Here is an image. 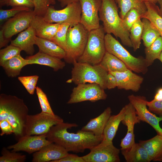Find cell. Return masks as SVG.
I'll return each mask as SVG.
<instances>
[{
  "label": "cell",
  "instance_id": "obj_1",
  "mask_svg": "<svg viewBox=\"0 0 162 162\" xmlns=\"http://www.w3.org/2000/svg\"><path fill=\"white\" fill-rule=\"evenodd\" d=\"M78 126L76 123L64 122L52 126L46 134V138L50 142L64 148L68 152H83L99 144L104 136H97L90 131L79 130L76 133H70L68 129Z\"/></svg>",
  "mask_w": 162,
  "mask_h": 162
},
{
  "label": "cell",
  "instance_id": "obj_2",
  "mask_svg": "<svg viewBox=\"0 0 162 162\" xmlns=\"http://www.w3.org/2000/svg\"><path fill=\"white\" fill-rule=\"evenodd\" d=\"M28 112V108L23 99L15 95L0 94V121H7L12 126L15 135L19 138L25 134Z\"/></svg>",
  "mask_w": 162,
  "mask_h": 162
},
{
  "label": "cell",
  "instance_id": "obj_3",
  "mask_svg": "<svg viewBox=\"0 0 162 162\" xmlns=\"http://www.w3.org/2000/svg\"><path fill=\"white\" fill-rule=\"evenodd\" d=\"M118 12L115 0H102L99 15L100 20L103 22L105 33L112 34L119 38L124 45L131 47L130 33L124 28Z\"/></svg>",
  "mask_w": 162,
  "mask_h": 162
},
{
  "label": "cell",
  "instance_id": "obj_4",
  "mask_svg": "<svg viewBox=\"0 0 162 162\" xmlns=\"http://www.w3.org/2000/svg\"><path fill=\"white\" fill-rule=\"evenodd\" d=\"M70 80L75 84L96 83L104 89H107L106 80L108 72L100 64L92 65L74 61Z\"/></svg>",
  "mask_w": 162,
  "mask_h": 162
},
{
  "label": "cell",
  "instance_id": "obj_5",
  "mask_svg": "<svg viewBox=\"0 0 162 162\" xmlns=\"http://www.w3.org/2000/svg\"><path fill=\"white\" fill-rule=\"evenodd\" d=\"M105 44L106 51L121 60L129 69L143 74L147 73L148 67L145 58L132 56L111 34L105 35Z\"/></svg>",
  "mask_w": 162,
  "mask_h": 162
},
{
  "label": "cell",
  "instance_id": "obj_6",
  "mask_svg": "<svg viewBox=\"0 0 162 162\" xmlns=\"http://www.w3.org/2000/svg\"><path fill=\"white\" fill-rule=\"evenodd\" d=\"M105 33L103 26L101 25L99 28L89 32L85 49L77 62L92 65L100 63L106 51Z\"/></svg>",
  "mask_w": 162,
  "mask_h": 162
},
{
  "label": "cell",
  "instance_id": "obj_7",
  "mask_svg": "<svg viewBox=\"0 0 162 162\" xmlns=\"http://www.w3.org/2000/svg\"><path fill=\"white\" fill-rule=\"evenodd\" d=\"M89 32L80 23L69 27L67 33L66 56L64 59L66 62L73 63L82 54Z\"/></svg>",
  "mask_w": 162,
  "mask_h": 162
},
{
  "label": "cell",
  "instance_id": "obj_8",
  "mask_svg": "<svg viewBox=\"0 0 162 162\" xmlns=\"http://www.w3.org/2000/svg\"><path fill=\"white\" fill-rule=\"evenodd\" d=\"M64 122L55 114L41 112L34 115H28L26 122L24 135H40L47 134L53 126Z\"/></svg>",
  "mask_w": 162,
  "mask_h": 162
},
{
  "label": "cell",
  "instance_id": "obj_9",
  "mask_svg": "<svg viewBox=\"0 0 162 162\" xmlns=\"http://www.w3.org/2000/svg\"><path fill=\"white\" fill-rule=\"evenodd\" d=\"M81 15V7L79 1L70 4L60 10H56L53 6L50 5L43 17L49 23H66L73 27L80 23Z\"/></svg>",
  "mask_w": 162,
  "mask_h": 162
},
{
  "label": "cell",
  "instance_id": "obj_10",
  "mask_svg": "<svg viewBox=\"0 0 162 162\" xmlns=\"http://www.w3.org/2000/svg\"><path fill=\"white\" fill-rule=\"evenodd\" d=\"M107 96L104 89L98 84H80L72 89L67 103L73 104L86 101L95 102L105 100Z\"/></svg>",
  "mask_w": 162,
  "mask_h": 162
},
{
  "label": "cell",
  "instance_id": "obj_11",
  "mask_svg": "<svg viewBox=\"0 0 162 162\" xmlns=\"http://www.w3.org/2000/svg\"><path fill=\"white\" fill-rule=\"evenodd\" d=\"M82 156L85 162H119L120 150L113 145L112 141L104 139Z\"/></svg>",
  "mask_w": 162,
  "mask_h": 162
},
{
  "label": "cell",
  "instance_id": "obj_12",
  "mask_svg": "<svg viewBox=\"0 0 162 162\" xmlns=\"http://www.w3.org/2000/svg\"><path fill=\"white\" fill-rule=\"evenodd\" d=\"M128 98L129 102L134 108L139 119L151 125L156 131L157 134L162 136V128L159 123L162 121V117L157 116L150 111L147 108L146 98L144 96L131 94Z\"/></svg>",
  "mask_w": 162,
  "mask_h": 162
},
{
  "label": "cell",
  "instance_id": "obj_13",
  "mask_svg": "<svg viewBox=\"0 0 162 162\" xmlns=\"http://www.w3.org/2000/svg\"><path fill=\"white\" fill-rule=\"evenodd\" d=\"M35 15L33 10L24 11L8 20L1 29L5 37L11 40L12 36L28 28Z\"/></svg>",
  "mask_w": 162,
  "mask_h": 162
},
{
  "label": "cell",
  "instance_id": "obj_14",
  "mask_svg": "<svg viewBox=\"0 0 162 162\" xmlns=\"http://www.w3.org/2000/svg\"><path fill=\"white\" fill-rule=\"evenodd\" d=\"M79 2L81 7L80 23L89 31L99 28L102 0H79Z\"/></svg>",
  "mask_w": 162,
  "mask_h": 162
},
{
  "label": "cell",
  "instance_id": "obj_15",
  "mask_svg": "<svg viewBox=\"0 0 162 162\" xmlns=\"http://www.w3.org/2000/svg\"><path fill=\"white\" fill-rule=\"evenodd\" d=\"M51 142L46 138V134L40 135H24L19 138L16 143L7 147L11 152L22 151L29 154L41 149Z\"/></svg>",
  "mask_w": 162,
  "mask_h": 162
},
{
  "label": "cell",
  "instance_id": "obj_16",
  "mask_svg": "<svg viewBox=\"0 0 162 162\" xmlns=\"http://www.w3.org/2000/svg\"><path fill=\"white\" fill-rule=\"evenodd\" d=\"M124 107L125 111L121 122L127 127V130L126 135L121 140V149L129 148L135 143L134 126L136 124L140 122L136 114L135 109L131 103L129 102Z\"/></svg>",
  "mask_w": 162,
  "mask_h": 162
},
{
  "label": "cell",
  "instance_id": "obj_17",
  "mask_svg": "<svg viewBox=\"0 0 162 162\" xmlns=\"http://www.w3.org/2000/svg\"><path fill=\"white\" fill-rule=\"evenodd\" d=\"M64 148L51 142L33 154L32 162H47L61 159L68 154Z\"/></svg>",
  "mask_w": 162,
  "mask_h": 162
},
{
  "label": "cell",
  "instance_id": "obj_18",
  "mask_svg": "<svg viewBox=\"0 0 162 162\" xmlns=\"http://www.w3.org/2000/svg\"><path fill=\"white\" fill-rule=\"evenodd\" d=\"M116 77L118 89L138 92L140 88L144 78L129 69L122 72H109Z\"/></svg>",
  "mask_w": 162,
  "mask_h": 162
},
{
  "label": "cell",
  "instance_id": "obj_19",
  "mask_svg": "<svg viewBox=\"0 0 162 162\" xmlns=\"http://www.w3.org/2000/svg\"><path fill=\"white\" fill-rule=\"evenodd\" d=\"M60 24L47 22L43 16L35 15L30 26L34 29L37 37L52 41Z\"/></svg>",
  "mask_w": 162,
  "mask_h": 162
},
{
  "label": "cell",
  "instance_id": "obj_20",
  "mask_svg": "<svg viewBox=\"0 0 162 162\" xmlns=\"http://www.w3.org/2000/svg\"><path fill=\"white\" fill-rule=\"evenodd\" d=\"M36 36L34 29L30 26L20 32L15 39L11 40L10 44L19 47L27 54L32 56L34 52V45L35 44Z\"/></svg>",
  "mask_w": 162,
  "mask_h": 162
},
{
  "label": "cell",
  "instance_id": "obj_21",
  "mask_svg": "<svg viewBox=\"0 0 162 162\" xmlns=\"http://www.w3.org/2000/svg\"><path fill=\"white\" fill-rule=\"evenodd\" d=\"M111 113V108L107 107L98 116L91 119L81 130L92 132L97 136H104L105 128Z\"/></svg>",
  "mask_w": 162,
  "mask_h": 162
},
{
  "label": "cell",
  "instance_id": "obj_22",
  "mask_svg": "<svg viewBox=\"0 0 162 162\" xmlns=\"http://www.w3.org/2000/svg\"><path fill=\"white\" fill-rule=\"evenodd\" d=\"M28 64H38L47 66L52 68L54 71L62 69L65 66V63L61 59L39 51L34 55L26 57Z\"/></svg>",
  "mask_w": 162,
  "mask_h": 162
},
{
  "label": "cell",
  "instance_id": "obj_23",
  "mask_svg": "<svg viewBox=\"0 0 162 162\" xmlns=\"http://www.w3.org/2000/svg\"><path fill=\"white\" fill-rule=\"evenodd\" d=\"M139 143L145 149L151 161L162 162V136L157 134Z\"/></svg>",
  "mask_w": 162,
  "mask_h": 162
},
{
  "label": "cell",
  "instance_id": "obj_24",
  "mask_svg": "<svg viewBox=\"0 0 162 162\" xmlns=\"http://www.w3.org/2000/svg\"><path fill=\"white\" fill-rule=\"evenodd\" d=\"M127 162H149L151 161L145 149L139 143L129 148L121 149Z\"/></svg>",
  "mask_w": 162,
  "mask_h": 162
},
{
  "label": "cell",
  "instance_id": "obj_25",
  "mask_svg": "<svg viewBox=\"0 0 162 162\" xmlns=\"http://www.w3.org/2000/svg\"><path fill=\"white\" fill-rule=\"evenodd\" d=\"M35 45L38 47L40 52L61 59L65 57V51L51 40L36 36Z\"/></svg>",
  "mask_w": 162,
  "mask_h": 162
},
{
  "label": "cell",
  "instance_id": "obj_26",
  "mask_svg": "<svg viewBox=\"0 0 162 162\" xmlns=\"http://www.w3.org/2000/svg\"><path fill=\"white\" fill-rule=\"evenodd\" d=\"M28 62L20 54L4 62L1 67L8 76L14 77L19 75L22 68L28 65Z\"/></svg>",
  "mask_w": 162,
  "mask_h": 162
},
{
  "label": "cell",
  "instance_id": "obj_27",
  "mask_svg": "<svg viewBox=\"0 0 162 162\" xmlns=\"http://www.w3.org/2000/svg\"><path fill=\"white\" fill-rule=\"evenodd\" d=\"M125 111L124 106L117 114L110 116L104 130V139L109 141H112L119 124L123 118Z\"/></svg>",
  "mask_w": 162,
  "mask_h": 162
},
{
  "label": "cell",
  "instance_id": "obj_28",
  "mask_svg": "<svg viewBox=\"0 0 162 162\" xmlns=\"http://www.w3.org/2000/svg\"><path fill=\"white\" fill-rule=\"evenodd\" d=\"M99 64L108 72H122L128 69L121 60L107 51Z\"/></svg>",
  "mask_w": 162,
  "mask_h": 162
},
{
  "label": "cell",
  "instance_id": "obj_29",
  "mask_svg": "<svg viewBox=\"0 0 162 162\" xmlns=\"http://www.w3.org/2000/svg\"><path fill=\"white\" fill-rule=\"evenodd\" d=\"M118 8L120 9L119 14L123 19L126 14L131 9L137 10L142 14L147 10L145 2L142 0H115Z\"/></svg>",
  "mask_w": 162,
  "mask_h": 162
},
{
  "label": "cell",
  "instance_id": "obj_30",
  "mask_svg": "<svg viewBox=\"0 0 162 162\" xmlns=\"http://www.w3.org/2000/svg\"><path fill=\"white\" fill-rule=\"evenodd\" d=\"M146 6V12L142 15L141 19H148L153 24L162 37V17L158 14V7L155 4L148 2H144Z\"/></svg>",
  "mask_w": 162,
  "mask_h": 162
},
{
  "label": "cell",
  "instance_id": "obj_31",
  "mask_svg": "<svg viewBox=\"0 0 162 162\" xmlns=\"http://www.w3.org/2000/svg\"><path fill=\"white\" fill-rule=\"evenodd\" d=\"M143 29L142 39L145 47L149 46L160 34L152 22L147 19L143 18Z\"/></svg>",
  "mask_w": 162,
  "mask_h": 162
},
{
  "label": "cell",
  "instance_id": "obj_32",
  "mask_svg": "<svg viewBox=\"0 0 162 162\" xmlns=\"http://www.w3.org/2000/svg\"><path fill=\"white\" fill-rule=\"evenodd\" d=\"M145 58L147 66L151 65L158 58L162 51V37L160 36L149 46L145 49Z\"/></svg>",
  "mask_w": 162,
  "mask_h": 162
},
{
  "label": "cell",
  "instance_id": "obj_33",
  "mask_svg": "<svg viewBox=\"0 0 162 162\" xmlns=\"http://www.w3.org/2000/svg\"><path fill=\"white\" fill-rule=\"evenodd\" d=\"M143 29V24L141 18H139L133 25L129 32V37L134 51L140 47Z\"/></svg>",
  "mask_w": 162,
  "mask_h": 162
},
{
  "label": "cell",
  "instance_id": "obj_34",
  "mask_svg": "<svg viewBox=\"0 0 162 162\" xmlns=\"http://www.w3.org/2000/svg\"><path fill=\"white\" fill-rule=\"evenodd\" d=\"M70 26L68 23L61 24L52 40L65 51L66 47L67 32Z\"/></svg>",
  "mask_w": 162,
  "mask_h": 162
},
{
  "label": "cell",
  "instance_id": "obj_35",
  "mask_svg": "<svg viewBox=\"0 0 162 162\" xmlns=\"http://www.w3.org/2000/svg\"><path fill=\"white\" fill-rule=\"evenodd\" d=\"M8 149L3 147L1 151L2 156L0 157V162H24L26 160L25 155L10 152Z\"/></svg>",
  "mask_w": 162,
  "mask_h": 162
},
{
  "label": "cell",
  "instance_id": "obj_36",
  "mask_svg": "<svg viewBox=\"0 0 162 162\" xmlns=\"http://www.w3.org/2000/svg\"><path fill=\"white\" fill-rule=\"evenodd\" d=\"M22 50L19 47L10 44L0 50V65L13 58L20 54Z\"/></svg>",
  "mask_w": 162,
  "mask_h": 162
},
{
  "label": "cell",
  "instance_id": "obj_37",
  "mask_svg": "<svg viewBox=\"0 0 162 162\" xmlns=\"http://www.w3.org/2000/svg\"><path fill=\"white\" fill-rule=\"evenodd\" d=\"M141 14L136 9L130 10L122 19L124 28L129 32L133 25L139 18H141Z\"/></svg>",
  "mask_w": 162,
  "mask_h": 162
},
{
  "label": "cell",
  "instance_id": "obj_38",
  "mask_svg": "<svg viewBox=\"0 0 162 162\" xmlns=\"http://www.w3.org/2000/svg\"><path fill=\"white\" fill-rule=\"evenodd\" d=\"M39 76L36 75L19 76V80L21 82L28 93L33 94L36 89V86Z\"/></svg>",
  "mask_w": 162,
  "mask_h": 162
},
{
  "label": "cell",
  "instance_id": "obj_39",
  "mask_svg": "<svg viewBox=\"0 0 162 162\" xmlns=\"http://www.w3.org/2000/svg\"><path fill=\"white\" fill-rule=\"evenodd\" d=\"M34 8V11L35 15L44 16L48 8L56 4L55 0H33Z\"/></svg>",
  "mask_w": 162,
  "mask_h": 162
},
{
  "label": "cell",
  "instance_id": "obj_40",
  "mask_svg": "<svg viewBox=\"0 0 162 162\" xmlns=\"http://www.w3.org/2000/svg\"><path fill=\"white\" fill-rule=\"evenodd\" d=\"M34 10L26 7H13L9 9L4 10L0 9V22L1 23L6 21L19 13L24 11H29Z\"/></svg>",
  "mask_w": 162,
  "mask_h": 162
},
{
  "label": "cell",
  "instance_id": "obj_41",
  "mask_svg": "<svg viewBox=\"0 0 162 162\" xmlns=\"http://www.w3.org/2000/svg\"><path fill=\"white\" fill-rule=\"evenodd\" d=\"M36 92L42 112L55 114L53 111L48 100L46 94L38 86L36 87Z\"/></svg>",
  "mask_w": 162,
  "mask_h": 162
},
{
  "label": "cell",
  "instance_id": "obj_42",
  "mask_svg": "<svg viewBox=\"0 0 162 162\" xmlns=\"http://www.w3.org/2000/svg\"><path fill=\"white\" fill-rule=\"evenodd\" d=\"M0 6L26 7L33 10L34 8L33 0H0Z\"/></svg>",
  "mask_w": 162,
  "mask_h": 162
},
{
  "label": "cell",
  "instance_id": "obj_43",
  "mask_svg": "<svg viewBox=\"0 0 162 162\" xmlns=\"http://www.w3.org/2000/svg\"><path fill=\"white\" fill-rule=\"evenodd\" d=\"M147 106L150 111L162 117V100L147 101Z\"/></svg>",
  "mask_w": 162,
  "mask_h": 162
},
{
  "label": "cell",
  "instance_id": "obj_44",
  "mask_svg": "<svg viewBox=\"0 0 162 162\" xmlns=\"http://www.w3.org/2000/svg\"><path fill=\"white\" fill-rule=\"evenodd\" d=\"M50 162H85L82 157L68 153L65 157L59 160L51 161Z\"/></svg>",
  "mask_w": 162,
  "mask_h": 162
},
{
  "label": "cell",
  "instance_id": "obj_45",
  "mask_svg": "<svg viewBox=\"0 0 162 162\" xmlns=\"http://www.w3.org/2000/svg\"><path fill=\"white\" fill-rule=\"evenodd\" d=\"M0 128L1 131L0 134L1 136L4 134H10L14 133L12 126L6 120L0 121Z\"/></svg>",
  "mask_w": 162,
  "mask_h": 162
},
{
  "label": "cell",
  "instance_id": "obj_46",
  "mask_svg": "<svg viewBox=\"0 0 162 162\" xmlns=\"http://www.w3.org/2000/svg\"><path fill=\"white\" fill-rule=\"evenodd\" d=\"M117 87V81L116 77L112 74L108 72L106 80L107 88L111 89Z\"/></svg>",
  "mask_w": 162,
  "mask_h": 162
},
{
  "label": "cell",
  "instance_id": "obj_47",
  "mask_svg": "<svg viewBox=\"0 0 162 162\" xmlns=\"http://www.w3.org/2000/svg\"><path fill=\"white\" fill-rule=\"evenodd\" d=\"M11 40L6 39L4 36L2 30L1 29L0 30V48H1L3 47L7 46Z\"/></svg>",
  "mask_w": 162,
  "mask_h": 162
},
{
  "label": "cell",
  "instance_id": "obj_48",
  "mask_svg": "<svg viewBox=\"0 0 162 162\" xmlns=\"http://www.w3.org/2000/svg\"><path fill=\"white\" fill-rule=\"evenodd\" d=\"M60 2L62 7L66 6L68 5L73 2H78L79 0H55Z\"/></svg>",
  "mask_w": 162,
  "mask_h": 162
},
{
  "label": "cell",
  "instance_id": "obj_49",
  "mask_svg": "<svg viewBox=\"0 0 162 162\" xmlns=\"http://www.w3.org/2000/svg\"><path fill=\"white\" fill-rule=\"evenodd\" d=\"M153 100L155 101L162 100V88L158 89L154 96Z\"/></svg>",
  "mask_w": 162,
  "mask_h": 162
},
{
  "label": "cell",
  "instance_id": "obj_50",
  "mask_svg": "<svg viewBox=\"0 0 162 162\" xmlns=\"http://www.w3.org/2000/svg\"><path fill=\"white\" fill-rule=\"evenodd\" d=\"M159 5L158 12L159 15L162 17V0H158V2Z\"/></svg>",
  "mask_w": 162,
  "mask_h": 162
},
{
  "label": "cell",
  "instance_id": "obj_51",
  "mask_svg": "<svg viewBox=\"0 0 162 162\" xmlns=\"http://www.w3.org/2000/svg\"><path fill=\"white\" fill-rule=\"evenodd\" d=\"M143 2H148L156 4L158 2V0H142Z\"/></svg>",
  "mask_w": 162,
  "mask_h": 162
},
{
  "label": "cell",
  "instance_id": "obj_52",
  "mask_svg": "<svg viewBox=\"0 0 162 162\" xmlns=\"http://www.w3.org/2000/svg\"><path fill=\"white\" fill-rule=\"evenodd\" d=\"M158 59L162 63V51L161 52Z\"/></svg>",
  "mask_w": 162,
  "mask_h": 162
}]
</instances>
